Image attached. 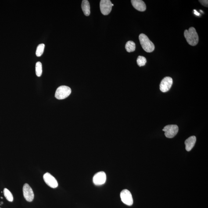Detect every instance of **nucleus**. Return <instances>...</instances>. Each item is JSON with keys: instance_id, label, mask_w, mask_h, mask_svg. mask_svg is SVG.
Masks as SVG:
<instances>
[{"instance_id": "423d86ee", "label": "nucleus", "mask_w": 208, "mask_h": 208, "mask_svg": "<svg viewBox=\"0 0 208 208\" xmlns=\"http://www.w3.org/2000/svg\"><path fill=\"white\" fill-rule=\"evenodd\" d=\"M120 197L122 202L127 206H131L134 203L132 196L128 190H123L120 193Z\"/></svg>"}, {"instance_id": "f3484780", "label": "nucleus", "mask_w": 208, "mask_h": 208, "mask_svg": "<svg viewBox=\"0 0 208 208\" xmlns=\"http://www.w3.org/2000/svg\"><path fill=\"white\" fill-rule=\"evenodd\" d=\"M45 45L44 44H41L37 46L36 51V55L37 57H40L43 53Z\"/></svg>"}, {"instance_id": "7ed1b4c3", "label": "nucleus", "mask_w": 208, "mask_h": 208, "mask_svg": "<svg viewBox=\"0 0 208 208\" xmlns=\"http://www.w3.org/2000/svg\"><path fill=\"white\" fill-rule=\"evenodd\" d=\"M71 90L66 86H60L57 88L55 93V97L58 99H65L71 93Z\"/></svg>"}, {"instance_id": "6ab92c4d", "label": "nucleus", "mask_w": 208, "mask_h": 208, "mask_svg": "<svg viewBox=\"0 0 208 208\" xmlns=\"http://www.w3.org/2000/svg\"><path fill=\"white\" fill-rule=\"evenodd\" d=\"M200 3L203 6L206 7L208 6V1L206 0H203V1H199Z\"/></svg>"}, {"instance_id": "4468645a", "label": "nucleus", "mask_w": 208, "mask_h": 208, "mask_svg": "<svg viewBox=\"0 0 208 208\" xmlns=\"http://www.w3.org/2000/svg\"><path fill=\"white\" fill-rule=\"evenodd\" d=\"M136 45L135 43L132 41H128L125 45V49L128 52H131L135 51Z\"/></svg>"}, {"instance_id": "0eeeda50", "label": "nucleus", "mask_w": 208, "mask_h": 208, "mask_svg": "<svg viewBox=\"0 0 208 208\" xmlns=\"http://www.w3.org/2000/svg\"><path fill=\"white\" fill-rule=\"evenodd\" d=\"M173 84V79L170 77H166L162 80L159 88L162 92H166L171 88Z\"/></svg>"}, {"instance_id": "aec40b11", "label": "nucleus", "mask_w": 208, "mask_h": 208, "mask_svg": "<svg viewBox=\"0 0 208 208\" xmlns=\"http://www.w3.org/2000/svg\"><path fill=\"white\" fill-rule=\"evenodd\" d=\"M194 14H195L197 15V16H199L200 14L199 13V12H197V11L196 10H194Z\"/></svg>"}, {"instance_id": "9d476101", "label": "nucleus", "mask_w": 208, "mask_h": 208, "mask_svg": "<svg viewBox=\"0 0 208 208\" xmlns=\"http://www.w3.org/2000/svg\"><path fill=\"white\" fill-rule=\"evenodd\" d=\"M43 179L47 185L52 188H56L58 187L57 181L50 173L47 172L44 174Z\"/></svg>"}, {"instance_id": "9b49d317", "label": "nucleus", "mask_w": 208, "mask_h": 208, "mask_svg": "<svg viewBox=\"0 0 208 208\" xmlns=\"http://www.w3.org/2000/svg\"><path fill=\"white\" fill-rule=\"evenodd\" d=\"M131 2L133 7L139 11H145L146 9L145 2L141 0H132Z\"/></svg>"}, {"instance_id": "2eb2a0df", "label": "nucleus", "mask_w": 208, "mask_h": 208, "mask_svg": "<svg viewBox=\"0 0 208 208\" xmlns=\"http://www.w3.org/2000/svg\"><path fill=\"white\" fill-rule=\"evenodd\" d=\"M3 192L4 195L7 200L9 201V202H12L13 200V196L10 191L7 188H5L4 189Z\"/></svg>"}, {"instance_id": "1a4fd4ad", "label": "nucleus", "mask_w": 208, "mask_h": 208, "mask_svg": "<svg viewBox=\"0 0 208 208\" xmlns=\"http://www.w3.org/2000/svg\"><path fill=\"white\" fill-rule=\"evenodd\" d=\"M106 179V174L105 172H99L94 175L93 178V182L95 185H101L105 184Z\"/></svg>"}, {"instance_id": "20e7f679", "label": "nucleus", "mask_w": 208, "mask_h": 208, "mask_svg": "<svg viewBox=\"0 0 208 208\" xmlns=\"http://www.w3.org/2000/svg\"><path fill=\"white\" fill-rule=\"evenodd\" d=\"M165 134L168 138H171L175 136L178 131V126L175 124L168 125L163 129Z\"/></svg>"}, {"instance_id": "f257e3e1", "label": "nucleus", "mask_w": 208, "mask_h": 208, "mask_svg": "<svg viewBox=\"0 0 208 208\" xmlns=\"http://www.w3.org/2000/svg\"><path fill=\"white\" fill-rule=\"evenodd\" d=\"M184 37L187 42L192 46H195L199 42V38L195 28L190 27L189 30H185L184 33Z\"/></svg>"}, {"instance_id": "f03ea898", "label": "nucleus", "mask_w": 208, "mask_h": 208, "mask_svg": "<svg viewBox=\"0 0 208 208\" xmlns=\"http://www.w3.org/2000/svg\"><path fill=\"white\" fill-rule=\"evenodd\" d=\"M140 43L144 51L147 52H152L155 49V46L150 41L147 36L144 34H141L139 36Z\"/></svg>"}, {"instance_id": "6e6552de", "label": "nucleus", "mask_w": 208, "mask_h": 208, "mask_svg": "<svg viewBox=\"0 0 208 208\" xmlns=\"http://www.w3.org/2000/svg\"><path fill=\"white\" fill-rule=\"evenodd\" d=\"M24 196L26 200L29 202H31L34 198V194L33 189L28 184H25L23 187Z\"/></svg>"}, {"instance_id": "f8f14e48", "label": "nucleus", "mask_w": 208, "mask_h": 208, "mask_svg": "<svg viewBox=\"0 0 208 208\" xmlns=\"http://www.w3.org/2000/svg\"><path fill=\"white\" fill-rule=\"evenodd\" d=\"M196 141V137L192 136L187 138L185 141L186 150L188 152H189L194 147Z\"/></svg>"}, {"instance_id": "dca6fc26", "label": "nucleus", "mask_w": 208, "mask_h": 208, "mask_svg": "<svg viewBox=\"0 0 208 208\" xmlns=\"http://www.w3.org/2000/svg\"><path fill=\"white\" fill-rule=\"evenodd\" d=\"M36 73L38 77H40L42 74V65L40 62H37L36 65Z\"/></svg>"}, {"instance_id": "ddd939ff", "label": "nucleus", "mask_w": 208, "mask_h": 208, "mask_svg": "<svg viewBox=\"0 0 208 208\" xmlns=\"http://www.w3.org/2000/svg\"><path fill=\"white\" fill-rule=\"evenodd\" d=\"M82 9L86 16H90V3L87 0H83L81 4Z\"/></svg>"}, {"instance_id": "a211bd4d", "label": "nucleus", "mask_w": 208, "mask_h": 208, "mask_svg": "<svg viewBox=\"0 0 208 208\" xmlns=\"http://www.w3.org/2000/svg\"><path fill=\"white\" fill-rule=\"evenodd\" d=\"M147 62V59L142 56H139L137 59V64L140 67L145 66Z\"/></svg>"}, {"instance_id": "39448f33", "label": "nucleus", "mask_w": 208, "mask_h": 208, "mask_svg": "<svg viewBox=\"0 0 208 208\" xmlns=\"http://www.w3.org/2000/svg\"><path fill=\"white\" fill-rule=\"evenodd\" d=\"M114 5L109 0H102L100 2L101 12L104 15H108L110 13Z\"/></svg>"}]
</instances>
